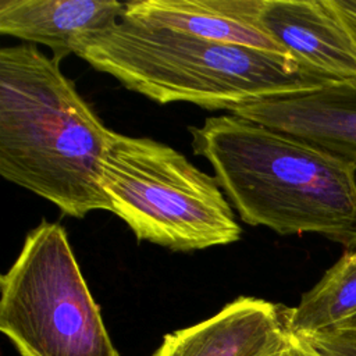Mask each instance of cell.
Returning a JSON list of instances; mask_svg holds the SVG:
<instances>
[{"label":"cell","mask_w":356,"mask_h":356,"mask_svg":"<svg viewBox=\"0 0 356 356\" xmlns=\"http://www.w3.org/2000/svg\"><path fill=\"white\" fill-rule=\"evenodd\" d=\"M60 63L33 44L0 50V175L83 218L111 211L100 163L113 136Z\"/></svg>","instance_id":"cell-1"},{"label":"cell","mask_w":356,"mask_h":356,"mask_svg":"<svg viewBox=\"0 0 356 356\" xmlns=\"http://www.w3.org/2000/svg\"><path fill=\"white\" fill-rule=\"evenodd\" d=\"M189 132L243 222L356 246L355 165L229 113Z\"/></svg>","instance_id":"cell-2"},{"label":"cell","mask_w":356,"mask_h":356,"mask_svg":"<svg viewBox=\"0 0 356 356\" xmlns=\"http://www.w3.org/2000/svg\"><path fill=\"white\" fill-rule=\"evenodd\" d=\"M75 56L159 104L192 103L207 110L229 111L332 82L289 57L125 17L82 40Z\"/></svg>","instance_id":"cell-3"},{"label":"cell","mask_w":356,"mask_h":356,"mask_svg":"<svg viewBox=\"0 0 356 356\" xmlns=\"http://www.w3.org/2000/svg\"><path fill=\"white\" fill-rule=\"evenodd\" d=\"M100 184L111 213L138 241L191 252L241 238L216 177L165 143L113 132L100 163Z\"/></svg>","instance_id":"cell-4"},{"label":"cell","mask_w":356,"mask_h":356,"mask_svg":"<svg viewBox=\"0 0 356 356\" xmlns=\"http://www.w3.org/2000/svg\"><path fill=\"white\" fill-rule=\"evenodd\" d=\"M0 293V330L21 356H120L60 222L26 234Z\"/></svg>","instance_id":"cell-5"},{"label":"cell","mask_w":356,"mask_h":356,"mask_svg":"<svg viewBox=\"0 0 356 356\" xmlns=\"http://www.w3.org/2000/svg\"><path fill=\"white\" fill-rule=\"evenodd\" d=\"M229 114L289 135L356 167V79L236 106Z\"/></svg>","instance_id":"cell-6"},{"label":"cell","mask_w":356,"mask_h":356,"mask_svg":"<svg viewBox=\"0 0 356 356\" xmlns=\"http://www.w3.org/2000/svg\"><path fill=\"white\" fill-rule=\"evenodd\" d=\"M259 25L303 68L356 79V40L334 0H263Z\"/></svg>","instance_id":"cell-7"},{"label":"cell","mask_w":356,"mask_h":356,"mask_svg":"<svg viewBox=\"0 0 356 356\" xmlns=\"http://www.w3.org/2000/svg\"><path fill=\"white\" fill-rule=\"evenodd\" d=\"M286 310L239 296L214 316L167 334L152 356H263L286 335Z\"/></svg>","instance_id":"cell-8"},{"label":"cell","mask_w":356,"mask_h":356,"mask_svg":"<svg viewBox=\"0 0 356 356\" xmlns=\"http://www.w3.org/2000/svg\"><path fill=\"white\" fill-rule=\"evenodd\" d=\"M261 3L263 0H134L125 3L122 17L292 58L259 25Z\"/></svg>","instance_id":"cell-9"},{"label":"cell","mask_w":356,"mask_h":356,"mask_svg":"<svg viewBox=\"0 0 356 356\" xmlns=\"http://www.w3.org/2000/svg\"><path fill=\"white\" fill-rule=\"evenodd\" d=\"M125 10L115 0H0V33L47 46L56 61L114 24Z\"/></svg>","instance_id":"cell-10"},{"label":"cell","mask_w":356,"mask_h":356,"mask_svg":"<svg viewBox=\"0 0 356 356\" xmlns=\"http://www.w3.org/2000/svg\"><path fill=\"white\" fill-rule=\"evenodd\" d=\"M356 316V249L346 252L295 307L286 310L289 331L299 337L339 330Z\"/></svg>","instance_id":"cell-11"},{"label":"cell","mask_w":356,"mask_h":356,"mask_svg":"<svg viewBox=\"0 0 356 356\" xmlns=\"http://www.w3.org/2000/svg\"><path fill=\"white\" fill-rule=\"evenodd\" d=\"M302 338L324 356H356V328H342Z\"/></svg>","instance_id":"cell-12"},{"label":"cell","mask_w":356,"mask_h":356,"mask_svg":"<svg viewBox=\"0 0 356 356\" xmlns=\"http://www.w3.org/2000/svg\"><path fill=\"white\" fill-rule=\"evenodd\" d=\"M263 356H324L307 339L289 331L286 335Z\"/></svg>","instance_id":"cell-13"},{"label":"cell","mask_w":356,"mask_h":356,"mask_svg":"<svg viewBox=\"0 0 356 356\" xmlns=\"http://www.w3.org/2000/svg\"><path fill=\"white\" fill-rule=\"evenodd\" d=\"M335 6L345 19L349 31L356 40V0H334Z\"/></svg>","instance_id":"cell-14"},{"label":"cell","mask_w":356,"mask_h":356,"mask_svg":"<svg viewBox=\"0 0 356 356\" xmlns=\"http://www.w3.org/2000/svg\"><path fill=\"white\" fill-rule=\"evenodd\" d=\"M342 328H356V316L353 317V318H350L346 324H343L339 330H342ZM337 331V330H335Z\"/></svg>","instance_id":"cell-15"}]
</instances>
